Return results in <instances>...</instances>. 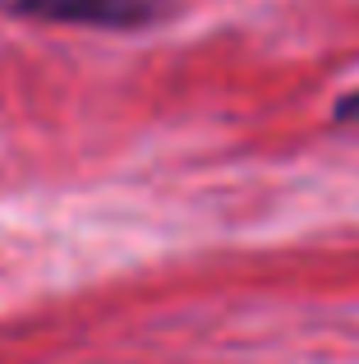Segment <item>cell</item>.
<instances>
[{
	"label": "cell",
	"instance_id": "6da1fadb",
	"mask_svg": "<svg viewBox=\"0 0 359 364\" xmlns=\"http://www.w3.org/2000/svg\"><path fill=\"white\" fill-rule=\"evenodd\" d=\"M14 14L42 23H79V28H138L162 14V0H0Z\"/></svg>",
	"mask_w": 359,
	"mask_h": 364
},
{
	"label": "cell",
	"instance_id": "7a4b0ae2",
	"mask_svg": "<svg viewBox=\"0 0 359 364\" xmlns=\"http://www.w3.org/2000/svg\"><path fill=\"white\" fill-rule=\"evenodd\" d=\"M332 120H341V124L359 120V92H346V97L336 102V107H332Z\"/></svg>",
	"mask_w": 359,
	"mask_h": 364
}]
</instances>
